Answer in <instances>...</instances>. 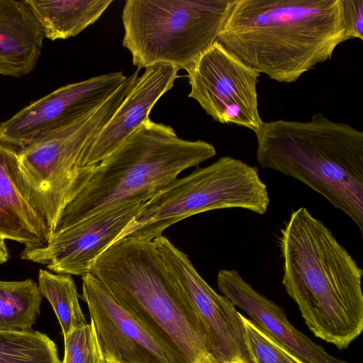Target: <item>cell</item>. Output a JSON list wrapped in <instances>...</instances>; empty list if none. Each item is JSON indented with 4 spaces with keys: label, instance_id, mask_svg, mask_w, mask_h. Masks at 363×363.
Listing matches in <instances>:
<instances>
[{
    "label": "cell",
    "instance_id": "cell-1",
    "mask_svg": "<svg viewBox=\"0 0 363 363\" xmlns=\"http://www.w3.org/2000/svg\"><path fill=\"white\" fill-rule=\"evenodd\" d=\"M281 283L309 330L339 350L363 330L362 269L330 229L305 207L278 238Z\"/></svg>",
    "mask_w": 363,
    "mask_h": 363
},
{
    "label": "cell",
    "instance_id": "cell-2",
    "mask_svg": "<svg viewBox=\"0 0 363 363\" xmlns=\"http://www.w3.org/2000/svg\"><path fill=\"white\" fill-rule=\"evenodd\" d=\"M348 40L342 0H236L217 40L259 73L292 83Z\"/></svg>",
    "mask_w": 363,
    "mask_h": 363
},
{
    "label": "cell",
    "instance_id": "cell-3",
    "mask_svg": "<svg viewBox=\"0 0 363 363\" xmlns=\"http://www.w3.org/2000/svg\"><path fill=\"white\" fill-rule=\"evenodd\" d=\"M89 273L155 339L168 363H223L153 240L120 239L98 257Z\"/></svg>",
    "mask_w": 363,
    "mask_h": 363
},
{
    "label": "cell",
    "instance_id": "cell-4",
    "mask_svg": "<svg viewBox=\"0 0 363 363\" xmlns=\"http://www.w3.org/2000/svg\"><path fill=\"white\" fill-rule=\"evenodd\" d=\"M262 168L298 179L347 214L363 234V132L323 113L262 122L255 132Z\"/></svg>",
    "mask_w": 363,
    "mask_h": 363
},
{
    "label": "cell",
    "instance_id": "cell-5",
    "mask_svg": "<svg viewBox=\"0 0 363 363\" xmlns=\"http://www.w3.org/2000/svg\"><path fill=\"white\" fill-rule=\"evenodd\" d=\"M216 155L211 143L182 139L172 127L150 119L96 164L85 188L63 210L50 236L121 203H144L182 172Z\"/></svg>",
    "mask_w": 363,
    "mask_h": 363
},
{
    "label": "cell",
    "instance_id": "cell-6",
    "mask_svg": "<svg viewBox=\"0 0 363 363\" xmlns=\"http://www.w3.org/2000/svg\"><path fill=\"white\" fill-rule=\"evenodd\" d=\"M137 70L98 108L18 151L21 188L50 234L65 208L91 179L96 164L82 166V153L131 90Z\"/></svg>",
    "mask_w": 363,
    "mask_h": 363
},
{
    "label": "cell",
    "instance_id": "cell-7",
    "mask_svg": "<svg viewBox=\"0 0 363 363\" xmlns=\"http://www.w3.org/2000/svg\"><path fill=\"white\" fill-rule=\"evenodd\" d=\"M236 0H127L123 45L140 70L168 64L186 72L218 40Z\"/></svg>",
    "mask_w": 363,
    "mask_h": 363
},
{
    "label": "cell",
    "instance_id": "cell-8",
    "mask_svg": "<svg viewBox=\"0 0 363 363\" xmlns=\"http://www.w3.org/2000/svg\"><path fill=\"white\" fill-rule=\"evenodd\" d=\"M269 202L258 169L225 156L177 178L144 202L123 238L153 240L182 220L215 209L243 208L263 215Z\"/></svg>",
    "mask_w": 363,
    "mask_h": 363
},
{
    "label": "cell",
    "instance_id": "cell-9",
    "mask_svg": "<svg viewBox=\"0 0 363 363\" xmlns=\"http://www.w3.org/2000/svg\"><path fill=\"white\" fill-rule=\"evenodd\" d=\"M187 74L189 97L213 120L254 132L259 129L263 121L258 109L257 70L216 40Z\"/></svg>",
    "mask_w": 363,
    "mask_h": 363
},
{
    "label": "cell",
    "instance_id": "cell-10",
    "mask_svg": "<svg viewBox=\"0 0 363 363\" xmlns=\"http://www.w3.org/2000/svg\"><path fill=\"white\" fill-rule=\"evenodd\" d=\"M126 79L118 72L61 86L1 123L0 140L24 148L98 108Z\"/></svg>",
    "mask_w": 363,
    "mask_h": 363
},
{
    "label": "cell",
    "instance_id": "cell-11",
    "mask_svg": "<svg viewBox=\"0 0 363 363\" xmlns=\"http://www.w3.org/2000/svg\"><path fill=\"white\" fill-rule=\"evenodd\" d=\"M167 269L189 298L223 363H256L242 315L216 293L196 271L187 255L162 235L153 239Z\"/></svg>",
    "mask_w": 363,
    "mask_h": 363
},
{
    "label": "cell",
    "instance_id": "cell-12",
    "mask_svg": "<svg viewBox=\"0 0 363 363\" xmlns=\"http://www.w3.org/2000/svg\"><path fill=\"white\" fill-rule=\"evenodd\" d=\"M143 202L113 206L52 235L40 247L24 248L22 259L46 265L52 272L84 276L108 247L122 238Z\"/></svg>",
    "mask_w": 363,
    "mask_h": 363
},
{
    "label": "cell",
    "instance_id": "cell-13",
    "mask_svg": "<svg viewBox=\"0 0 363 363\" xmlns=\"http://www.w3.org/2000/svg\"><path fill=\"white\" fill-rule=\"evenodd\" d=\"M82 280L81 298L107 363H168L155 339L94 274Z\"/></svg>",
    "mask_w": 363,
    "mask_h": 363
},
{
    "label": "cell",
    "instance_id": "cell-14",
    "mask_svg": "<svg viewBox=\"0 0 363 363\" xmlns=\"http://www.w3.org/2000/svg\"><path fill=\"white\" fill-rule=\"evenodd\" d=\"M220 291L281 347L302 363H348L337 358L295 328L283 309L257 291L236 269L217 274Z\"/></svg>",
    "mask_w": 363,
    "mask_h": 363
},
{
    "label": "cell",
    "instance_id": "cell-15",
    "mask_svg": "<svg viewBox=\"0 0 363 363\" xmlns=\"http://www.w3.org/2000/svg\"><path fill=\"white\" fill-rule=\"evenodd\" d=\"M145 69L111 119L88 143L82 155V166L98 164L149 121L155 104L179 77V69L172 65L155 64Z\"/></svg>",
    "mask_w": 363,
    "mask_h": 363
},
{
    "label": "cell",
    "instance_id": "cell-16",
    "mask_svg": "<svg viewBox=\"0 0 363 363\" xmlns=\"http://www.w3.org/2000/svg\"><path fill=\"white\" fill-rule=\"evenodd\" d=\"M18 161L16 148L0 140V238L40 247L50 232L21 188Z\"/></svg>",
    "mask_w": 363,
    "mask_h": 363
},
{
    "label": "cell",
    "instance_id": "cell-17",
    "mask_svg": "<svg viewBox=\"0 0 363 363\" xmlns=\"http://www.w3.org/2000/svg\"><path fill=\"white\" fill-rule=\"evenodd\" d=\"M45 38L26 0H0V75L21 77L31 72Z\"/></svg>",
    "mask_w": 363,
    "mask_h": 363
},
{
    "label": "cell",
    "instance_id": "cell-18",
    "mask_svg": "<svg viewBox=\"0 0 363 363\" xmlns=\"http://www.w3.org/2000/svg\"><path fill=\"white\" fill-rule=\"evenodd\" d=\"M113 0H26L51 40L76 36L95 23Z\"/></svg>",
    "mask_w": 363,
    "mask_h": 363
},
{
    "label": "cell",
    "instance_id": "cell-19",
    "mask_svg": "<svg viewBox=\"0 0 363 363\" xmlns=\"http://www.w3.org/2000/svg\"><path fill=\"white\" fill-rule=\"evenodd\" d=\"M42 298L38 285L30 279L20 281L0 280V330H33Z\"/></svg>",
    "mask_w": 363,
    "mask_h": 363
},
{
    "label": "cell",
    "instance_id": "cell-20",
    "mask_svg": "<svg viewBox=\"0 0 363 363\" xmlns=\"http://www.w3.org/2000/svg\"><path fill=\"white\" fill-rule=\"evenodd\" d=\"M38 287L43 296L51 304L64 337L75 328L87 323L79 303L76 284L71 275L40 269Z\"/></svg>",
    "mask_w": 363,
    "mask_h": 363
},
{
    "label": "cell",
    "instance_id": "cell-21",
    "mask_svg": "<svg viewBox=\"0 0 363 363\" xmlns=\"http://www.w3.org/2000/svg\"><path fill=\"white\" fill-rule=\"evenodd\" d=\"M0 363H61L55 343L45 334L32 330H0Z\"/></svg>",
    "mask_w": 363,
    "mask_h": 363
},
{
    "label": "cell",
    "instance_id": "cell-22",
    "mask_svg": "<svg viewBox=\"0 0 363 363\" xmlns=\"http://www.w3.org/2000/svg\"><path fill=\"white\" fill-rule=\"evenodd\" d=\"M64 340L62 363H107L91 323L75 328Z\"/></svg>",
    "mask_w": 363,
    "mask_h": 363
},
{
    "label": "cell",
    "instance_id": "cell-23",
    "mask_svg": "<svg viewBox=\"0 0 363 363\" xmlns=\"http://www.w3.org/2000/svg\"><path fill=\"white\" fill-rule=\"evenodd\" d=\"M256 363H302L277 344L251 319L242 315Z\"/></svg>",
    "mask_w": 363,
    "mask_h": 363
},
{
    "label": "cell",
    "instance_id": "cell-24",
    "mask_svg": "<svg viewBox=\"0 0 363 363\" xmlns=\"http://www.w3.org/2000/svg\"><path fill=\"white\" fill-rule=\"evenodd\" d=\"M343 18L349 40H363V0H342Z\"/></svg>",
    "mask_w": 363,
    "mask_h": 363
},
{
    "label": "cell",
    "instance_id": "cell-25",
    "mask_svg": "<svg viewBox=\"0 0 363 363\" xmlns=\"http://www.w3.org/2000/svg\"><path fill=\"white\" fill-rule=\"evenodd\" d=\"M9 259V252L5 243V239L0 238V264L7 262Z\"/></svg>",
    "mask_w": 363,
    "mask_h": 363
}]
</instances>
